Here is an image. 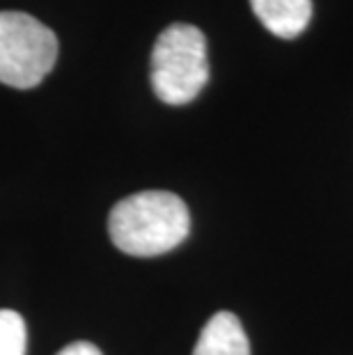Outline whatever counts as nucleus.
I'll list each match as a JSON object with an SVG mask.
<instances>
[{"label":"nucleus","mask_w":353,"mask_h":355,"mask_svg":"<svg viewBox=\"0 0 353 355\" xmlns=\"http://www.w3.org/2000/svg\"><path fill=\"white\" fill-rule=\"evenodd\" d=\"M108 232L122 252L156 257L184 243L191 232V214L175 193L142 191L112 207Z\"/></svg>","instance_id":"1"},{"label":"nucleus","mask_w":353,"mask_h":355,"mask_svg":"<svg viewBox=\"0 0 353 355\" xmlns=\"http://www.w3.org/2000/svg\"><path fill=\"white\" fill-rule=\"evenodd\" d=\"M152 89L163 103H191L209 80L207 37L191 24H172L152 51Z\"/></svg>","instance_id":"2"},{"label":"nucleus","mask_w":353,"mask_h":355,"mask_svg":"<svg viewBox=\"0 0 353 355\" xmlns=\"http://www.w3.org/2000/svg\"><path fill=\"white\" fill-rule=\"evenodd\" d=\"M58 60V37L26 12H0V83L37 87Z\"/></svg>","instance_id":"3"},{"label":"nucleus","mask_w":353,"mask_h":355,"mask_svg":"<svg viewBox=\"0 0 353 355\" xmlns=\"http://www.w3.org/2000/svg\"><path fill=\"white\" fill-rule=\"evenodd\" d=\"M255 17L280 40H294L312 19V0H250Z\"/></svg>","instance_id":"4"},{"label":"nucleus","mask_w":353,"mask_h":355,"mask_svg":"<svg viewBox=\"0 0 353 355\" xmlns=\"http://www.w3.org/2000/svg\"><path fill=\"white\" fill-rule=\"evenodd\" d=\"M193 355H250V342L236 314H214L202 328Z\"/></svg>","instance_id":"5"},{"label":"nucleus","mask_w":353,"mask_h":355,"mask_svg":"<svg viewBox=\"0 0 353 355\" xmlns=\"http://www.w3.org/2000/svg\"><path fill=\"white\" fill-rule=\"evenodd\" d=\"M26 321L19 312L0 309V355H26Z\"/></svg>","instance_id":"6"},{"label":"nucleus","mask_w":353,"mask_h":355,"mask_svg":"<svg viewBox=\"0 0 353 355\" xmlns=\"http://www.w3.org/2000/svg\"><path fill=\"white\" fill-rule=\"evenodd\" d=\"M58 355H101V351L89 342H74L69 346H64Z\"/></svg>","instance_id":"7"}]
</instances>
